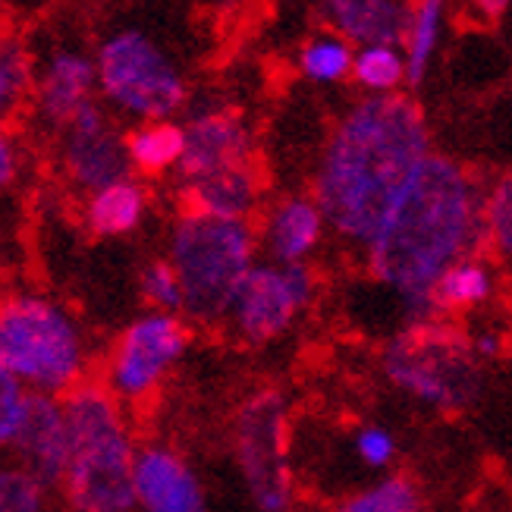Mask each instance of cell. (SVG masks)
Masks as SVG:
<instances>
[{"label": "cell", "instance_id": "obj_10", "mask_svg": "<svg viewBox=\"0 0 512 512\" xmlns=\"http://www.w3.org/2000/svg\"><path fill=\"white\" fill-rule=\"evenodd\" d=\"M318 296V274L311 264L258 261L239 286L227 330L246 346H271L283 340Z\"/></svg>", "mask_w": 512, "mask_h": 512}, {"label": "cell", "instance_id": "obj_14", "mask_svg": "<svg viewBox=\"0 0 512 512\" xmlns=\"http://www.w3.org/2000/svg\"><path fill=\"white\" fill-rule=\"evenodd\" d=\"M132 491L136 512H208V491L195 465L164 440L139 443Z\"/></svg>", "mask_w": 512, "mask_h": 512}, {"label": "cell", "instance_id": "obj_31", "mask_svg": "<svg viewBox=\"0 0 512 512\" xmlns=\"http://www.w3.org/2000/svg\"><path fill=\"white\" fill-rule=\"evenodd\" d=\"M29 390L0 365V459L10 456L13 437L22 425V415L29 409Z\"/></svg>", "mask_w": 512, "mask_h": 512}, {"label": "cell", "instance_id": "obj_17", "mask_svg": "<svg viewBox=\"0 0 512 512\" xmlns=\"http://www.w3.org/2000/svg\"><path fill=\"white\" fill-rule=\"evenodd\" d=\"M176 192H180V211L224 220H255L264 205V173L255 161L195 183H180Z\"/></svg>", "mask_w": 512, "mask_h": 512}, {"label": "cell", "instance_id": "obj_2", "mask_svg": "<svg viewBox=\"0 0 512 512\" xmlns=\"http://www.w3.org/2000/svg\"><path fill=\"white\" fill-rule=\"evenodd\" d=\"M487 186L443 151H431L362 252L371 280L399 299L403 324L440 318L434 286L453 264L487 255Z\"/></svg>", "mask_w": 512, "mask_h": 512}, {"label": "cell", "instance_id": "obj_34", "mask_svg": "<svg viewBox=\"0 0 512 512\" xmlns=\"http://www.w3.org/2000/svg\"><path fill=\"white\" fill-rule=\"evenodd\" d=\"M465 4H469V10H475L481 19H497L512 0H465Z\"/></svg>", "mask_w": 512, "mask_h": 512}, {"label": "cell", "instance_id": "obj_27", "mask_svg": "<svg viewBox=\"0 0 512 512\" xmlns=\"http://www.w3.org/2000/svg\"><path fill=\"white\" fill-rule=\"evenodd\" d=\"M0 512H51V487L10 456L0 459Z\"/></svg>", "mask_w": 512, "mask_h": 512}, {"label": "cell", "instance_id": "obj_12", "mask_svg": "<svg viewBox=\"0 0 512 512\" xmlns=\"http://www.w3.org/2000/svg\"><path fill=\"white\" fill-rule=\"evenodd\" d=\"M186 129V151L180 170H176V186L195 183L205 176L224 173L233 167L255 164V132L242 110L227 104L195 107L183 123Z\"/></svg>", "mask_w": 512, "mask_h": 512}, {"label": "cell", "instance_id": "obj_16", "mask_svg": "<svg viewBox=\"0 0 512 512\" xmlns=\"http://www.w3.org/2000/svg\"><path fill=\"white\" fill-rule=\"evenodd\" d=\"M10 459L51 491H60L66 462H70V421H66L63 399L29 396V409L13 437Z\"/></svg>", "mask_w": 512, "mask_h": 512}, {"label": "cell", "instance_id": "obj_3", "mask_svg": "<svg viewBox=\"0 0 512 512\" xmlns=\"http://www.w3.org/2000/svg\"><path fill=\"white\" fill-rule=\"evenodd\" d=\"M70 421V462L60 484L70 512H136L132 469L139 440L129 409L101 381H85L63 396Z\"/></svg>", "mask_w": 512, "mask_h": 512}, {"label": "cell", "instance_id": "obj_23", "mask_svg": "<svg viewBox=\"0 0 512 512\" xmlns=\"http://www.w3.org/2000/svg\"><path fill=\"white\" fill-rule=\"evenodd\" d=\"M330 512H428V500L412 475L393 472L340 497Z\"/></svg>", "mask_w": 512, "mask_h": 512}, {"label": "cell", "instance_id": "obj_15", "mask_svg": "<svg viewBox=\"0 0 512 512\" xmlns=\"http://www.w3.org/2000/svg\"><path fill=\"white\" fill-rule=\"evenodd\" d=\"M330 227L321 205L311 192L280 195L261 211L258 239L267 261L277 264H311L324 246Z\"/></svg>", "mask_w": 512, "mask_h": 512}, {"label": "cell", "instance_id": "obj_22", "mask_svg": "<svg viewBox=\"0 0 512 512\" xmlns=\"http://www.w3.org/2000/svg\"><path fill=\"white\" fill-rule=\"evenodd\" d=\"M447 13H450V0H412L406 35H403V54H406L412 88H418L431 73L443 29H447Z\"/></svg>", "mask_w": 512, "mask_h": 512}, {"label": "cell", "instance_id": "obj_33", "mask_svg": "<svg viewBox=\"0 0 512 512\" xmlns=\"http://www.w3.org/2000/svg\"><path fill=\"white\" fill-rule=\"evenodd\" d=\"M472 343H475V352L478 359L487 365V362H497L503 355V337L497 330H481V333H472Z\"/></svg>", "mask_w": 512, "mask_h": 512}, {"label": "cell", "instance_id": "obj_1", "mask_svg": "<svg viewBox=\"0 0 512 512\" xmlns=\"http://www.w3.org/2000/svg\"><path fill=\"white\" fill-rule=\"evenodd\" d=\"M431 151L428 120L409 95L352 101L330 126L311 176L330 233L365 252Z\"/></svg>", "mask_w": 512, "mask_h": 512}, {"label": "cell", "instance_id": "obj_11", "mask_svg": "<svg viewBox=\"0 0 512 512\" xmlns=\"http://www.w3.org/2000/svg\"><path fill=\"white\" fill-rule=\"evenodd\" d=\"M57 164L63 180L82 192V198L136 176L126 151V132L114 123V114L101 98L79 110L76 120L57 132Z\"/></svg>", "mask_w": 512, "mask_h": 512}, {"label": "cell", "instance_id": "obj_6", "mask_svg": "<svg viewBox=\"0 0 512 512\" xmlns=\"http://www.w3.org/2000/svg\"><path fill=\"white\" fill-rule=\"evenodd\" d=\"M484 368L472 333L453 318L409 321L381 349L387 384L440 415H462L478 406L487 384Z\"/></svg>", "mask_w": 512, "mask_h": 512}, {"label": "cell", "instance_id": "obj_21", "mask_svg": "<svg viewBox=\"0 0 512 512\" xmlns=\"http://www.w3.org/2000/svg\"><path fill=\"white\" fill-rule=\"evenodd\" d=\"M126 151L136 176L176 173L186 151V129L180 120L139 123L126 132Z\"/></svg>", "mask_w": 512, "mask_h": 512}, {"label": "cell", "instance_id": "obj_32", "mask_svg": "<svg viewBox=\"0 0 512 512\" xmlns=\"http://www.w3.org/2000/svg\"><path fill=\"white\" fill-rule=\"evenodd\" d=\"M22 173V151L10 129H0V192H7Z\"/></svg>", "mask_w": 512, "mask_h": 512}, {"label": "cell", "instance_id": "obj_24", "mask_svg": "<svg viewBox=\"0 0 512 512\" xmlns=\"http://www.w3.org/2000/svg\"><path fill=\"white\" fill-rule=\"evenodd\" d=\"M32 82H35V60L19 38L0 35V129L32 104Z\"/></svg>", "mask_w": 512, "mask_h": 512}, {"label": "cell", "instance_id": "obj_25", "mask_svg": "<svg viewBox=\"0 0 512 512\" xmlns=\"http://www.w3.org/2000/svg\"><path fill=\"white\" fill-rule=\"evenodd\" d=\"M355 48L337 32H318L302 41L299 48V73L311 85H340L352 79Z\"/></svg>", "mask_w": 512, "mask_h": 512}, {"label": "cell", "instance_id": "obj_19", "mask_svg": "<svg viewBox=\"0 0 512 512\" xmlns=\"http://www.w3.org/2000/svg\"><path fill=\"white\" fill-rule=\"evenodd\" d=\"M151 195L139 176H126L82 198V224L98 239L132 236L148 217Z\"/></svg>", "mask_w": 512, "mask_h": 512}, {"label": "cell", "instance_id": "obj_7", "mask_svg": "<svg viewBox=\"0 0 512 512\" xmlns=\"http://www.w3.org/2000/svg\"><path fill=\"white\" fill-rule=\"evenodd\" d=\"M98 98L132 123L176 120L189 107V79L164 44L142 26L107 32L95 48Z\"/></svg>", "mask_w": 512, "mask_h": 512}, {"label": "cell", "instance_id": "obj_35", "mask_svg": "<svg viewBox=\"0 0 512 512\" xmlns=\"http://www.w3.org/2000/svg\"><path fill=\"white\" fill-rule=\"evenodd\" d=\"M205 4H211L214 10H236L242 0H205Z\"/></svg>", "mask_w": 512, "mask_h": 512}, {"label": "cell", "instance_id": "obj_4", "mask_svg": "<svg viewBox=\"0 0 512 512\" xmlns=\"http://www.w3.org/2000/svg\"><path fill=\"white\" fill-rule=\"evenodd\" d=\"M258 252V220L176 214L167 258L183 283V318L202 330L227 327L236 293L258 264Z\"/></svg>", "mask_w": 512, "mask_h": 512}, {"label": "cell", "instance_id": "obj_9", "mask_svg": "<svg viewBox=\"0 0 512 512\" xmlns=\"http://www.w3.org/2000/svg\"><path fill=\"white\" fill-rule=\"evenodd\" d=\"M192 346V324L183 315L145 311L132 318L110 346L101 384L126 409L151 403Z\"/></svg>", "mask_w": 512, "mask_h": 512}, {"label": "cell", "instance_id": "obj_8", "mask_svg": "<svg viewBox=\"0 0 512 512\" xmlns=\"http://www.w3.org/2000/svg\"><path fill=\"white\" fill-rule=\"evenodd\" d=\"M233 459L255 512H293L296 472L289 459V399L277 387L242 396L233 412Z\"/></svg>", "mask_w": 512, "mask_h": 512}, {"label": "cell", "instance_id": "obj_28", "mask_svg": "<svg viewBox=\"0 0 512 512\" xmlns=\"http://www.w3.org/2000/svg\"><path fill=\"white\" fill-rule=\"evenodd\" d=\"M484 220H487V252L503 264H512V173L487 186Z\"/></svg>", "mask_w": 512, "mask_h": 512}, {"label": "cell", "instance_id": "obj_18", "mask_svg": "<svg viewBox=\"0 0 512 512\" xmlns=\"http://www.w3.org/2000/svg\"><path fill=\"white\" fill-rule=\"evenodd\" d=\"M412 0H321L330 32L343 35L352 48L396 44L403 48Z\"/></svg>", "mask_w": 512, "mask_h": 512}, {"label": "cell", "instance_id": "obj_20", "mask_svg": "<svg viewBox=\"0 0 512 512\" xmlns=\"http://www.w3.org/2000/svg\"><path fill=\"white\" fill-rule=\"evenodd\" d=\"M497 296V271L491 258H469L453 264L447 274H443L434 286V311L440 318H459L469 315V311L484 308Z\"/></svg>", "mask_w": 512, "mask_h": 512}, {"label": "cell", "instance_id": "obj_5", "mask_svg": "<svg viewBox=\"0 0 512 512\" xmlns=\"http://www.w3.org/2000/svg\"><path fill=\"white\" fill-rule=\"evenodd\" d=\"M0 365L32 396L63 399L92 381V349L79 318L32 289L0 299Z\"/></svg>", "mask_w": 512, "mask_h": 512}, {"label": "cell", "instance_id": "obj_26", "mask_svg": "<svg viewBox=\"0 0 512 512\" xmlns=\"http://www.w3.org/2000/svg\"><path fill=\"white\" fill-rule=\"evenodd\" d=\"M352 82L365 95H399L409 85L406 54L396 44H374V48H355Z\"/></svg>", "mask_w": 512, "mask_h": 512}, {"label": "cell", "instance_id": "obj_13", "mask_svg": "<svg viewBox=\"0 0 512 512\" xmlns=\"http://www.w3.org/2000/svg\"><path fill=\"white\" fill-rule=\"evenodd\" d=\"M92 101H98L95 54H85L79 48H51L35 63L29 107L44 129H66Z\"/></svg>", "mask_w": 512, "mask_h": 512}, {"label": "cell", "instance_id": "obj_30", "mask_svg": "<svg viewBox=\"0 0 512 512\" xmlns=\"http://www.w3.org/2000/svg\"><path fill=\"white\" fill-rule=\"evenodd\" d=\"M352 453L368 469L387 472L399 459V440L387 425H362L352 434Z\"/></svg>", "mask_w": 512, "mask_h": 512}, {"label": "cell", "instance_id": "obj_29", "mask_svg": "<svg viewBox=\"0 0 512 512\" xmlns=\"http://www.w3.org/2000/svg\"><path fill=\"white\" fill-rule=\"evenodd\" d=\"M139 296L148 311H164V315H183V283L176 277L167 255L151 258L139 271Z\"/></svg>", "mask_w": 512, "mask_h": 512}]
</instances>
